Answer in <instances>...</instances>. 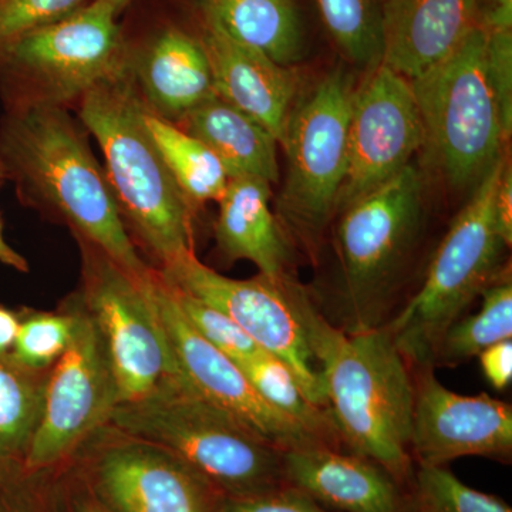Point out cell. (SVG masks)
<instances>
[{"label":"cell","instance_id":"ffe728a7","mask_svg":"<svg viewBox=\"0 0 512 512\" xmlns=\"http://www.w3.org/2000/svg\"><path fill=\"white\" fill-rule=\"evenodd\" d=\"M131 73L146 109L171 123L217 97L201 40L181 29H164L133 53Z\"/></svg>","mask_w":512,"mask_h":512},{"label":"cell","instance_id":"83f0119b","mask_svg":"<svg viewBox=\"0 0 512 512\" xmlns=\"http://www.w3.org/2000/svg\"><path fill=\"white\" fill-rule=\"evenodd\" d=\"M326 29L350 62L373 69L382 63L380 0H316Z\"/></svg>","mask_w":512,"mask_h":512},{"label":"cell","instance_id":"3957f363","mask_svg":"<svg viewBox=\"0 0 512 512\" xmlns=\"http://www.w3.org/2000/svg\"><path fill=\"white\" fill-rule=\"evenodd\" d=\"M109 423L123 436L170 451L222 497H251L286 484L284 451L180 376L165 377L141 399L117 404Z\"/></svg>","mask_w":512,"mask_h":512},{"label":"cell","instance_id":"52a82bcc","mask_svg":"<svg viewBox=\"0 0 512 512\" xmlns=\"http://www.w3.org/2000/svg\"><path fill=\"white\" fill-rule=\"evenodd\" d=\"M507 157L474 188L431 258L426 278L384 326L409 365L434 367L447 330L501 275L505 248L495 215V191Z\"/></svg>","mask_w":512,"mask_h":512},{"label":"cell","instance_id":"8fae6325","mask_svg":"<svg viewBox=\"0 0 512 512\" xmlns=\"http://www.w3.org/2000/svg\"><path fill=\"white\" fill-rule=\"evenodd\" d=\"M161 275L224 312L255 340L256 345L285 363L316 406L328 409L322 382L291 295L295 278L272 281L264 275L232 279L202 264L194 252L163 266Z\"/></svg>","mask_w":512,"mask_h":512},{"label":"cell","instance_id":"5b68a950","mask_svg":"<svg viewBox=\"0 0 512 512\" xmlns=\"http://www.w3.org/2000/svg\"><path fill=\"white\" fill-rule=\"evenodd\" d=\"M335 318L348 333L382 329L393 318L423 227V178L413 164L340 212Z\"/></svg>","mask_w":512,"mask_h":512},{"label":"cell","instance_id":"e575fe53","mask_svg":"<svg viewBox=\"0 0 512 512\" xmlns=\"http://www.w3.org/2000/svg\"><path fill=\"white\" fill-rule=\"evenodd\" d=\"M478 357L487 382L494 389H507L512 380V340L495 343L483 350Z\"/></svg>","mask_w":512,"mask_h":512},{"label":"cell","instance_id":"1f68e13d","mask_svg":"<svg viewBox=\"0 0 512 512\" xmlns=\"http://www.w3.org/2000/svg\"><path fill=\"white\" fill-rule=\"evenodd\" d=\"M84 5L86 0H0V52L20 36L66 18Z\"/></svg>","mask_w":512,"mask_h":512},{"label":"cell","instance_id":"277c9868","mask_svg":"<svg viewBox=\"0 0 512 512\" xmlns=\"http://www.w3.org/2000/svg\"><path fill=\"white\" fill-rule=\"evenodd\" d=\"M146 113L131 67L80 99V120L106 158L107 180L124 224L167 266L194 252L192 207L151 138Z\"/></svg>","mask_w":512,"mask_h":512},{"label":"cell","instance_id":"7c38bea8","mask_svg":"<svg viewBox=\"0 0 512 512\" xmlns=\"http://www.w3.org/2000/svg\"><path fill=\"white\" fill-rule=\"evenodd\" d=\"M69 348L47 377L42 413L23 457L28 471L55 466L93 431L109 423L119 404L109 353L86 309H74Z\"/></svg>","mask_w":512,"mask_h":512},{"label":"cell","instance_id":"7bdbcfd3","mask_svg":"<svg viewBox=\"0 0 512 512\" xmlns=\"http://www.w3.org/2000/svg\"><path fill=\"white\" fill-rule=\"evenodd\" d=\"M15 512H20V511H15Z\"/></svg>","mask_w":512,"mask_h":512},{"label":"cell","instance_id":"44dd1931","mask_svg":"<svg viewBox=\"0 0 512 512\" xmlns=\"http://www.w3.org/2000/svg\"><path fill=\"white\" fill-rule=\"evenodd\" d=\"M271 184L258 178H232L218 204L215 239L228 261L252 262L272 281L292 278L291 239L271 211Z\"/></svg>","mask_w":512,"mask_h":512},{"label":"cell","instance_id":"30bf717a","mask_svg":"<svg viewBox=\"0 0 512 512\" xmlns=\"http://www.w3.org/2000/svg\"><path fill=\"white\" fill-rule=\"evenodd\" d=\"M83 306L109 353L119 404L134 402L177 376L150 289L83 239Z\"/></svg>","mask_w":512,"mask_h":512},{"label":"cell","instance_id":"f1b7e54d","mask_svg":"<svg viewBox=\"0 0 512 512\" xmlns=\"http://www.w3.org/2000/svg\"><path fill=\"white\" fill-rule=\"evenodd\" d=\"M414 507L416 512H512L503 500L468 487L444 466L417 468Z\"/></svg>","mask_w":512,"mask_h":512},{"label":"cell","instance_id":"b9f144b4","mask_svg":"<svg viewBox=\"0 0 512 512\" xmlns=\"http://www.w3.org/2000/svg\"><path fill=\"white\" fill-rule=\"evenodd\" d=\"M8 178V174H6L5 168H3L2 163H0V181L6 180Z\"/></svg>","mask_w":512,"mask_h":512},{"label":"cell","instance_id":"f35d334b","mask_svg":"<svg viewBox=\"0 0 512 512\" xmlns=\"http://www.w3.org/2000/svg\"><path fill=\"white\" fill-rule=\"evenodd\" d=\"M0 262L10 266V268L18 269L20 272H28V261L18 254L3 237L2 222H0Z\"/></svg>","mask_w":512,"mask_h":512},{"label":"cell","instance_id":"cb8c5ba5","mask_svg":"<svg viewBox=\"0 0 512 512\" xmlns=\"http://www.w3.org/2000/svg\"><path fill=\"white\" fill-rule=\"evenodd\" d=\"M146 124L175 184L191 207L207 201L218 202L229 178L210 148L177 124L148 110Z\"/></svg>","mask_w":512,"mask_h":512},{"label":"cell","instance_id":"ba28073f","mask_svg":"<svg viewBox=\"0 0 512 512\" xmlns=\"http://www.w3.org/2000/svg\"><path fill=\"white\" fill-rule=\"evenodd\" d=\"M117 16L106 0H93L10 43L0 52L9 106L64 107L127 73L133 53Z\"/></svg>","mask_w":512,"mask_h":512},{"label":"cell","instance_id":"9c48e42d","mask_svg":"<svg viewBox=\"0 0 512 512\" xmlns=\"http://www.w3.org/2000/svg\"><path fill=\"white\" fill-rule=\"evenodd\" d=\"M355 80L333 70L296 101L286 128V178L278 221L289 239L309 251L318 247L330 221L348 167L349 126Z\"/></svg>","mask_w":512,"mask_h":512},{"label":"cell","instance_id":"4dcf8cb0","mask_svg":"<svg viewBox=\"0 0 512 512\" xmlns=\"http://www.w3.org/2000/svg\"><path fill=\"white\" fill-rule=\"evenodd\" d=\"M168 285L171 286L175 301L184 318L205 342L210 343L212 348L220 350L235 363L244 362L249 357L264 352L256 345L255 340L224 312L218 311L210 303L201 301L190 293L180 291L170 282Z\"/></svg>","mask_w":512,"mask_h":512},{"label":"cell","instance_id":"f546056e","mask_svg":"<svg viewBox=\"0 0 512 512\" xmlns=\"http://www.w3.org/2000/svg\"><path fill=\"white\" fill-rule=\"evenodd\" d=\"M74 329V312L33 313L20 319L12 355L29 369L46 372L69 348Z\"/></svg>","mask_w":512,"mask_h":512},{"label":"cell","instance_id":"74e56055","mask_svg":"<svg viewBox=\"0 0 512 512\" xmlns=\"http://www.w3.org/2000/svg\"><path fill=\"white\" fill-rule=\"evenodd\" d=\"M20 318L6 306L0 305V355L12 353L18 338Z\"/></svg>","mask_w":512,"mask_h":512},{"label":"cell","instance_id":"603a6c76","mask_svg":"<svg viewBox=\"0 0 512 512\" xmlns=\"http://www.w3.org/2000/svg\"><path fill=\"white\" fill-rule=\"evenodd\" d=\"M205 25L291 67L305 55L295 0H200Z\"/></svg>","mask_w":512,"mask_h":512},{"label":"cell","instance_id":"9a60e30c","mask_svg":"<svg viewBox=\"0 0 512 512\" xmlns=\"http://www.w3.org/2000/svg\"><path fill=\"white\" fill-rule=\"evenodd\" d=\"M434 367H419L414 380L410 454L419 466H446L463 457L507 461L512 453L511 404L488 394L447 389Z\"/></svg>","mask_w":512,"mask_h":512},{"label":"cell","instance_id":"e0dca14e","mask_svg":"<svg viewBox=\"0 0 512 512\" xmlns=\"http://www.w3.org/2000/svg\"><path fill=\"white\" fill-rule=\"evenodd\" d=\"M201 43L210 60L217 96L258 121L279 146H284L298 99L299 77L295 70L211 26L205 25Z\"/></svg>","mask_w":512,"mask_h":512},{"label":"cell","instance_id":"d590c367","mask_svg":"<svg viewBox=\"0 0 512 512\" xmlns=\"http://www.w3.org/2000/svg\"><path fill=\"white\" fill-rule=\"evenodd\" d=\"M495 215L498 229L505 245L511 247L512 242V171L510 163H505L497 191H495Z\"/></svg>","mask_w":512,"mask_h":512},{"label":"cell","instance_id":"8d00e7d4","mask_svg":"<svg viewBox=\"0 0 512 512\" xmlns=\"http://www.w3.org/2000/svg\"><path fill=\"white\" fill-rule=\"evenodd\" d=\"M478 25L485 30H512V0H480Z\"/></svg>","mask_w":512,"mask_h":512},{"label":"cell","instance_id":"d4e9b609","mask_svg":"<svg viewBox=\"0 0 512 512\" xmlns=\"http://www.w3.org/2000/svg\"><path fill=\"white\" fill-rule=\"evenodd\" d=\"M45 372L0 355V464L23 460L39 423L45 397Z\"/></svg>","mask_w":512,"mask_h":512},{"label":"cell","instance_id":"484cf974","mask_svg":"<svg viewBox=\"0 0 512 512\" xmlns=\"http://www.w3.org/2000/svg\"><path fill=\"white\" fill-rule=\"evenodd\" d=\"M237 365L269 406L308 431L319 443L339 448L342 441L332 414L308 399L282 360L264 350Z\"/></svg>","mask_w":512,"mask_h":512},{"label":"cell","instance_id":"2e32d148","mask_svg":"<svg viewBox=\"0 0 512 512\" xmlns=\"http://www.w3.org/2000/svg\"><path fill=\"white\" fill-rule=\"evenodd\" d=\"M123 437L97 466L101 494L116 512L220 511L224 497L183 460L156 444Z\"/></svg>","mask_w":512,"mask_h":512},{"label":"cell","instance_id":"d6a6232c","mask_svg":"<svg viewBox=\"0 0 512 512\" xmlns=\"http://www.w3.org/2000/svg\"><path fill=\"white\" fill-rule=\"evenodd\" d=\"M218 512H333L285 484L268 493L222 500Z\"/></svg>","mask_w":512,"mask_h":512},{"label":"cell","instance_id":"5bb4252c","mask_svg":"<svg viewBox=\"0 0 512 512\" xmlns=\"http://www.w3.org/2000/svg\"><path fill=\"white\" fill-rule=\"evenodd\" d=\"M148 289L173 355L177 376L205 400L237 417L249 429L282 451L325 446L308 431L269 406L259 396L241 367L191 328L171 286L160 271L151 272Z\"/></svg>","mask_w":512,"mask_h":512},{"label":"cell","instance_id":"d6986e66","mask_svg":"<svg viewBox=\"0 0 512 512\" xmlns=\"http://www.w3.org/2000/svg\"><path fill=\"white\" fill-rule=\"evenodd\" d=\"M285 483L333 512H403L399 483L369 458L339 448L284 451Z\"/></svg>","mask_w":512,"mask_h":512},{"label":"cell","instance_id":"836d02e7","mask_svg":"<svg viewBox=\"0 0 512 512\" xmlns=\"http://www.w3.org/2000/svg\"><path fill=\"white\" fill-rule=\"evenodd\" d=\"M485 32L491 76L503 109L505 123L512 130V30Z\"/></svg>","mask_w":512,"mask_h":512},{"label":"cell","instance_id":"8992f818","mask_svg":"<svg viewBox=\"0 0 512 512\" xmlns=\"http://www.w3.org/2000/svg\"><path fill=\"white\" fill-rule=\"evenodd\" d=\"M419 106L431 167L454 190L473 191L505 156L512 130L505 123L477 26L443 62L410 80Z\"/></svg>","mask_w":512,"mask_h":512},{"label":"cell","instance_id":"4316f807","mask_svg":"<svg viewBox=\"0 0 512 512\" xmlns=\"http://www.w3.org/2000/svg\"><path fill=\"white\" fill-rule=\"evenodd\" d=\"M480 296V311L458 319L444 338L434 356L433 366H453L495 343L512 338V282L511 276L501 274Z\"/></svg>","mask_w":512,"mask_h":512},{"label":"cell","instance_id":"60d3db41","mask_svg":"<svg viewBox=\"0 0 512 512\" xmlns=\"http://www.w3.org/2000/svg\"><path fill=\"white\" fill-rule=\"evenodd\" d=\"M77 512H107L104 508L99 507V505L94 504H83L80 505L79 510Z\"/></svg>","mask_w":512,"mask_h":512},{"label":"cell","instance_id":"6da1fadb","mask_svg":"<svg viewBox=\"0 0 512 512\" xmlns=\"http://www.w3.org/2000/svg\"><path fill=\"white\" fill-rule=\"evenodd\" d=\"M291 295L340 441L397 483L409 480L414 380L406 357L383 328H336L296 279Z\"/></svg>","mask_w":512,"mask_h":512},{"label":"cell","instance_id":"7a4b0ae2","mask_svg":"<svg viewBox=\"0 0 512 512\" xmlns=\"http://www.w3.org/2000/svg\"><path fill=\"white\" fill-rule=\"evenodd\" d=\"M0 163L23 194L69 222L131 275L153 272L138 255L106 171L64 107L12 106L0 127Z\"/></svg>","mask_w":512,"mask_h":512},{"label":"cell","instance_id":"ab89813d","mask_svg":"<svg viewBox=\"0 0 512 512\" xmlns=\"http://www.w3.org/2000/svg\"><path fill=\"white\" fill-rule=\"evenodd\" d=\"M106 2L109 3L114 12L119 15V13L123 12V10L133 2V0H106Z\"/></svg>","mask_w":512,"mask_h":512},{"label":"cell","instance_id":"7402d4cb","mask_svg":"<svg viewBox=\"0 0 512 512\" xmlns=\"http://www.w3.org/2000/svg\"><path fill=\"white\" fill-rule=\"evenodd\" d=\"M183 130L202 141L220 160L229 180H279L278 141L258 121L214 97L183 120Z\"/></svg>","mask_w":512,"mask_h":512},{"label":"cell","instance_id":"4fadbf2b","mask_svg":"<svg viewBox=\"0 0 512 512\" xmlns=\"http://www.w3.org/2000/svg\"><path fill=\"white\" fill-rule=\"evenodd\" d=\"M423 144V123L412 83L377 64L353 94L348 167L336 215L402 173Z\"/></svg>","mask_w":512,"mask_h":512},{"label":"cell","instance_id":"ac0fdd59","mask_svg":"<svg viewBox=\"0 0 512 512\" xmlns=\"http://www.w3.org/2000/svg\"><path fill=\"white\" fill-rule=\"evenodd\" d=\"M382 64L414 80L447 59L478 26L480 0H380Z\"/></svg>","mask_w":512,"mask_h":512}]
</instances>
